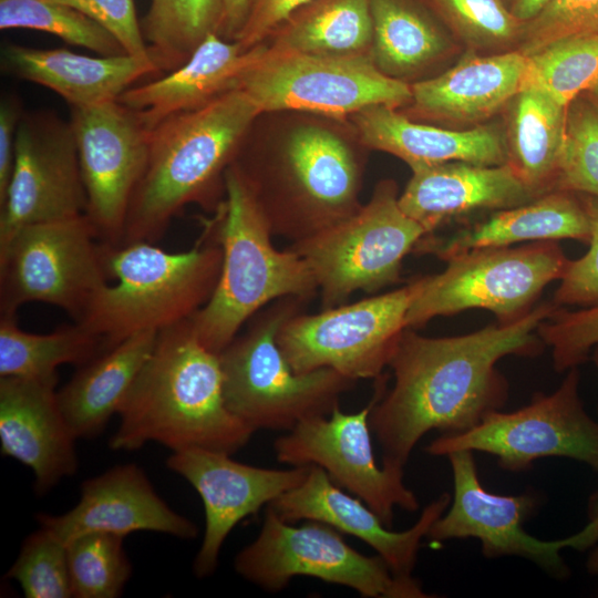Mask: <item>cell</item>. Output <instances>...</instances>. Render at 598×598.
Returning a JSON list of instances; mask_svg holds the SVG:
<instances>
[{
    "mask_svg": "<svg viewBox=\"0 0 598 598\" xmlns=\"http://www.w3.org/2000/svg\"><path fill=\"white\" fill-rule=\"evenodd\" d=\"M556 308L542 302L513 322L455 337L430 338L406 328L388 364L393 384L383 386L369 419L381 464L404 468L429 431L462 433L501 410L508 382L497 362L540 354L545 344L537 329Z\"/></svg>",
    "mask_w": 598,
    "mask_h": 598,
    "instance_id": "6da1fadb",
    "label": "cell"
},
{
    "mask_svg": "<svg viewBox=\"0 0 598 598\" xmlns=\"http://www.w3.org/2000/svg\"><path fill=\"white\" fill-rule=\"evenodd\" d=\"M118 415L110 440L115 451L156 442L172 452L233 454L255 433L227 408L219 354L199 341L189 318L158 331Z\"/></svg>",
    "mask_w": 598,
    "mask_h": 598,
    "instance_id": "7a4b0ae2",
    "label": "cell"
},
{
    "mask_svg": "<svg viewBox=\"0 0 598 598\" xmlns=\"http://www.w3.org/2000/svg\"><path fill=\"white\" fill-rule=\"evenodd\" d=\"M259 114L250 96L236 87L151 130L146 165L132 196L120 245L154 244L188 204L216 209L210 197L225 186L226 171Z\"/></svg>",
    "mask_w": 598,
    "mask_h": 598,
    "instance_id": "3957f363",
    "label": "cell"
},
{
    "mask_svg": "<svg viewBox=\"0 0 598 598\" xmlns=\"http://www.w3.org/2000/svg\"><path fill=\"white\" fill-rule=\"evenodd\" d=\"M208 223L223 249L221 269L209 300L189 320L199 341L219 354L262 308L286 297L308 300L318 286L299 255L272 245L260 206L234 163Z\"/></svg>",
    "mask_w": 598,
    "mask_h": 598,
    "instance_id": "277c9868",
    "label": "cell"
},
{
    "mask_svg": "<svg viewBox=\"0 0 598 598\" xmlns=\"http://www.w3.org/2000/svg\"><path fill=\"white\" fill-rule=\"evenodd\" d=\"M107 278L79 321L111 348L142 331H159L190 318L217 285L223 249L210 224L196 245L169 252L147 241L101 243Z\"/></svg>",
    "mask_w": 598,
    "mask_h": 598,
    "instance_id": "5b68a950",
    "label": "cell"
},
{
    "mask_svg": "<svg viewBox=\"0 0 598 598\" xmlns=\"http://www.w3.org/2000/svg\"><path fill=\"white\" fill-rule=\"evenodd\" d=\"M303 301L286 297L269 303L219 353L227 408L255 432H288L305 420L329 415L357 382L329 368L297 373L285 359L277 333Z\"/></svg>",
    "mask_w": 598,
    "mask_h": 598,
    "instance_id": "8992f818",
    "label": "cell"
},
{
    "mask_svg": "<svg viewBox=\"0 0 598 598\" xmlns=\"http://www.w3.org/2000/svg\"><path fill=\"white\" fill-rule=\"evenodd\" d=\"M234 163L272 235L291 243L323 230L361 206V165L349 145L323 127L296 128L274 163Z\"/></svg>",
    "mask_w": 598,
    "mask_h": 598,
    "instance_id": "52a82bcc",
    "label": "cell"
},
{
    "mask_svg": "<svg viewBox=\"0 0 598 598\" xmlns=\"http://www.w3.org/2000/svg\"><path fill=\"white\" fill-rule=\"evenodd\" d=\"M570 259L555 240L486 247L448 259L440 274L416 279L405 327L467 309L493 312L501 323L527 315L542 291L560 280Z\"/></svg>",
    "mask_w": 598,
    "mask_h": 598,
    "instance_id": "ba28073f",
    "label": "cell"
},
{
    "mask_svg": "<svg viewBox=\"0 0 598 598\" xmlns=\"http://www.w3.org/2000/svg\"><path fill=\"white\" fill-rule=\"evenodd\" d=\"M425 235L402 210L395 183L386 179L352 215L287 248L307 262L321 307L329 309L359 290L374 292L396 283L403 259Z\"/></svg>",
    "mask_w": 598,
    "mask_h": 598,
    "instance_id": "9c48e42d",
    "label": "cell"
},
{
    "mask_svg": "<svg viewBox=\"0 0 598 598\" xmlns=\"http://www.w3.org/2000/svg\"><path fill=\"white\" fill-rule=\"evenodd\" d=\"M235 570L246 580L271 592L292 578L307 576L346 586L367 598L431 597L421 582L396 577L379 556L351 547L332 526L305 520L295 526L267 506L256 539L235 557Z\"/></svg>",
    "mask_w": 598,
    "mask_h": 598,
    "instance_id": "30bf717a",
    "label": "cell"
},
{
    "mask_svg": "<svg viewBox=\"0 0 598 598\" xmlns=\"http://www.w3.org/2000/svg\"><path fill=\"white\" fill-rule=\"evenodd\" d=\"M105 283L101 243L85 214L24 226L0 245V316L38 301L79 322Z\"/></svg>",
    "mask_w": 598,
    "mask_h": 598,
    "instance_id": "8fae6325",
    "label": "cell"
},
{
    "mask_svg": "<svg viewBox=\"0 0 598 598\" xmlns=\"http://www.w3.org/2000/svg\"><path fill=\"white\" fill-rule=\"evenodd\" d=\"M237 87L260 113L295 110L340 117L374 105L396 109L412 101L411 85L382 72L365 53L266 49Z\"/></svg>",
    "mask_w": 598,
    "mask_h": 598,
    "instance_id": "7c38bea8",
    "label": "cell"
},
{
    "mask_svg": "<svg viewBox=\"0 0 598 598\" xmlns=\"http://www.w3.org/2000/svg\"><path fill=\"white\" fill-rule=\"evenodd\" d=\"M551 393L537 392L513 412L496 410L462 433L442 434L425 446L434 456L456 451L483 452L497 457L502 470L523 472L538 458L561 456L589 465L598 473V422L579 396L578 367L566 371Z\"/></svg>",
    "mask_w": 598,
    "mask_h": 598,
    "instance_id": "4fadbf2b",
    "label": "cell"
},
{
    "mask_svg": "<svg viewBox=\"0 0 598 598\" xmlns=\"http://www.w3.org/2000/svg\"><path fill=\"white\" fill-rule=\"evenodd\" d=\"M415 290L416 279L393 291L319 313L299 311L280 327L278 347L297 373L329 368L354 381L377 379L406 329L405 317Z\"/></svg>",
    "mask_w": 598,
    "mask_h": 598,
    "instance_id": "5bb4252c",
    "label": "cell"
},
{
    "mask_svg": "<svg viewBox=\"0 0 598 598\" xmlns=\"http://www.w3.org/2000/svg\"><path fill=\"white\" fill-rule=\"evenodd\" d=\"M385 380L375 379L370 402L359 412L337 406L329 415L298 423L274 443L278 462L290 466L321 467L341 488L364 502L389 528L394 508L419 509L416 495L404 484V468L379 466L372 447L370 413Z\"/></svg>",
    "mask_w": 598,
    "mask_h": 598,
    "instance_id": "9a60e30c",
    "label": "cell"
},
{
    "mask_svg": "<svg viewBox=\"0 0 598 598\" xmlns=\"http://www.w3.org/2000/svg\"><path fill=\"white\" fill-rule=\"evenodd\" d=\"M452 466L454 493L450 509L435 520L427 533L433 542L477 538L485 558L503 556L525 558L556 578L568 576L561 550H586L598 542V519L577 534L557 540H542L529 535L524 523L535 512L534 494L499 495L481 484L472 451L447 455Z\"/></svg>",
    "mask_w": 598,
    "mask_h": 598,
    "instance_id": "2e32d148",
    "label": "cell"
},
{
    "mask_svg": "<svg viewBox=\"0 0 598 598\" xmlns=\"http://www.w3.org/2000/svg\"><path fill=\"white\" fill-rule=\"evenodd\" d=\"M70 124L86 193L85 215L100 243L120 245L151 131L118 100L72 107Z\"/></svg>",
    "mask_w": 598,
    "mask_h": 598,
    "instance_id": "e0dca14e",
    "label": "cell"
},
{
    "mask_svg": "<svg viewBox=\"0 0 598 598\" xmlns=\"http://www.w3.org/2000/svg\"><path fill=\"white\" fill-rule=\"evenodd\" d=\"M86 193L70 122L22 115L11 181L0 202V245L20 228L85 214Z\"/></svg>",
    "mask_w": 598,
    "mask_h": 598,
    "instance_id": "ac0fdd59",
    "label": "cell"
},
{
    "mask_svg": "<svg viewBox=\"0 0 598 598\" xmlns=\"http://www.w3.org/2000/svg\"><path fill=\"white\" fill-rule=\"evenodd\" d=\"M231 454L205 448L173 452L171 471L199 494L205 509V533L194 560L197 577L210 576L221 546L233 528L280 495L300 485L310 465L288 470L265 468L235 461Z\"/></svg>",
    "mask_w": 598,
    "mask_h": 598,
    "instance_id": "d6986e66",
    "label": "cell"
},
{
    "mask_svg": "<svg viewBox=\"0 0 598 598\" xmlns=\"http://www.w3.org/2000/svg\"><path fill=\"white\" fill-rule=\"evenodd\" d=\"M452 501L443 493L426 505L416 523L409 529L393 532L360 498L341 489L319 466L310 465L303 482L277 497L269 505L286 522L317 520L348 535L360 538L372 547L403 579H413L422 538Z\"/></svg>",
    "mask_w": 598,
    "mask_h": 598,
    "instance_id": "ffe728a7",
    "label": "cell"
},
{
    "mask_svg": "<svg viewBox=\"0 0 598 598\" xmlns=\"http://www.w3.org/2000/svg\"><path fill=\"white\" fill-rule=\"evenodd\" d=\"M40 526L64 544L89 533L126 536L157 532L183 539L197 536L196 525L173 511L136 464L114 466L84 481L81 498L62 515L38 514Z\"/></svg>",
    "mask_w": 598,
    "mask_h": 598,
    "instance_id": "44dd1931",
    "label": "cell"
},
{
    "mask_svg": "<svg viewBox=\"0 0 598 598\" xmlns=\"http://www.w3.org/2000/svg\"><path fill=\"white\" fill-rule=\"evenodd\" d=\"M59 377L0 378V447L28 466L43 495L78 470L75 436L58 402Z\"/></svg>",
    "mask_w": 598,
    "mask_h": 598,
    "instance_id": "7402d4cb",
    "label": "cell"
},
{
    "mask_svg": "<svg viewBox=\"0 0 598 598\" xmlns=\"http://www.w3.org/2000/svg\"><path fill=\"white\" fill-rule=\"evenodd\" d=\"M411 171L399 204L426 235L457 216L481 209L511 208L540 196L508 163L489 166L452 161Z\"/></svg>",
    "mask_w": 598,
    "mask_h": 598,
    "instance_id": "603a6c76",
    "label": "cell"
},
{
    "mask_svg": "<svg viewBox=\"0 0 598 598\" xmlns=\"http://www.w3.org/2000/svg\"><path fill=\"white\" fill-rule=\"evenodd\" d=\"M265 51L260 44L246 50L237 41L227 42L212 32L182 65L154 81L128 87L117 100L151 131L169 116L236 89L240 76Z\"/></svg>",
    "mask_w": 598,
    "mask_h": 598,
    "instance_id": "cb8c5ba5",
    "label": "cell"
},
{
    "mask_svg": "<svg viewBox=\"0 0 598 598\" xmlns=\"http://www.w3.org/2000/svg\"><path fill=\"white\" fill-rule=\"evenodd\" d=\"M526 60L516 49L470 52L439 76L411 85L413 109L425 117L480 125L520 91Z\"/></svg>",
    "mask_w": 598,
    "mask_h": 598,
    "instance_id": "d4e9b609",
    "label": "cell"
},
{
    "mask_svg": "<svg viewBox=\"0 0 598 598\" xmlns=\"http://www.w3.org/2000/svg\"><path fill=\"white\" fill-rule=\"evenodd\" d=\"M590 236L591 226L582 196L568 190H551L526 204L498 209L486 219L452 235H426L414 251L447 261L478 248L560 239L589 244Z\"/></svg>",
    "mask_w": 598,
    "mask_h": 598,
    "instance_id": "484cf974",
    "label": "cell"
},
{
    "mask_svg": "<svg viewBox=\"0 0 598 598\" xmlns=\"http://www.w3.org/2000/svg\"><path fill=\"white\" fill-rule=\"evenodd\" d=\"M353 118L363 144L401 158L410 168L452 161L489 166L508 162L505 134L493 124L436 127L412 122L386 105L367 107Z\"/></svg>",
    "mask_w": 598,
    "mask_h": 598,
    "instance_id": "4316f807",
    "label": "cell"
},
{
    "mask_svg": "<svg viewBox=\"0 0 598 598\" xmlns=\"http://www.w3.org/2000/svg\"><path fill=\"white\" fill-rule=\"evenodd\" d=\"M2 65L16 76L54 91L72 107L117 100L137 80L158 71L151 58L131 54L87 56L65 49L18 44L3 49Z\"/></svg>",
    "mask_w": 598,
    "mask_h": 598,
    "instance_id": "83f0119b",
    "label": "cell"
},
{
    "mask_svg": "<svg viewBox=\"0 0 598 598\" xmlns=\"http://www.w3.org/2000/svg\"><path fill=\"white\" fill-rule=\"evenodd\" d=\"M158 331L134 333L80 367L58 391L61 412L75 439H92L106 427L150 358Z\"/></svg>",
    "mask_w": 598,
    "mask_h": 598,
    "instance_id": "f1b7e54d",
    "label": "cell"
},
{
    "mask_svg": "<svg viewBox=\"0 0 598 598\" xmlns=\"http://www.w3.org/2000/svg\"><path fill=\"white\" fill-rule=\"evenodd\" d=\"M506 107L507 163L537 195L556 190L568 106L542 91L524 89Z\"/></svg>",
    "mask_w": 598,
    "mask_h": 598,
    "instance_id": "f546056e",
    "label": "cell"
},
{
    "mask_svg": "<svg viewBox=\"0 0 598 598\" xmlns=\"http://www.w3.org/2000/svg\"><path fill=\"white\" fill-rule=\"evenodd\" d=\"M372 40L370 0H313L290 18L271 49L355 54L364 53Z\"/></svg>",
    "mask_w": 598,
    "mask_h": 598,
    "instance_id": "4dcf8cb0",
    "label": "cell"
},
{
    "mask_svg": "<svg viewBox=\"0 0 598 598\" xmlns=\"http://www.w3.org/2000/svg\"><path fill=\"white\" fill-rule=\"evenodd\" d=\"M16 316H0V378H50L62 364L79 367L109 350L106 341L80 322L48 334L21 330Z\"/></svg>",
    "mask_w": 598,
    "mask_h": 598,
    "instance_id": "1f68e13d",
    "label": "cell"
},
{
    "mask_svg": "<svg viewBox=\"0 0 598 598\" xmlns=\"http://www.w3.org/2000/svg\"><path fill=\"white\" fill-rule=\"evenodd\" d=\"M370 7L373 60L385 74L414 72L446 52L444 35L405 0H370Z\"/></svg>",
    "mask_w": 598,
    "mask_h": 598,
    "instance_id": "d6a6232c",
    "label": "cell"
},
{
    "mask_svg": "<svg viewBox=\"0 0 598 598\" xmlns=\"http://www.w3.org/2000/svg\"><path fill=\"white\" fill-rule=\"evenodd\" d=\"M223 0H151L140 21L158 70L182 65L205 37L220 30Z\"/></svg>",
    "mask_w": 598,
    "mask_h": 598,
    "instance_id": "836d02e7",
    "label": "cell"
},
{
    "mask_svg": "<svg viewBox=\"0 0 598 598\" xmlns=\"http://www.w3.org/2000/svg\"><path fill=\"white\" fill-rule=\"evenodd\" d=\"M526 58L520 90L542 91L563 105L598 82V34L560 39Z\"/></svg>",
    "mask_w": 598,
    "mask_h": 598,
    "instance_id": "e575fe53",
    "label": "cell"
},
{
    "mask_svg": "<svg viewBox=\"0 0 598 598\" xmlns=\"http://www.w3.org/2000/svg\"><path fill=\"white\" fill-rule=\"evenodd\" d=\"M0 29L43 31L100 55L127 54L104 27L61 0H0Z\"/></svg>",
    "mask_w": 598,
    "mask_h": 598,
    "instance_id": "d590c367",
    "label": "cell"
},
{
    "mask_svg": "<svg viewBox=\"0 0 598 598\" xmlns=\"http://www.w3.org/2000/svg\"><path fill=\"white\" fill-rule=\"evenodd\" d=\"M123 538L89 533L68 544L69 569L75 598H116L132 574Z\"/></svg>",
    "mask_w": 598,
    "mask_h": 598,
    "instance_id": "8d00e7d4",
    "label": "cell"
},
{
    "mask_svg": "<svg viewBox=\"0 0 598 598\" xmlns=\"http://www.w3.org/2000/svg\"><path fill=\"white\" fill-rule=\"evenodd\" d=\"M432 8L466 43L476 50H515L524 23L504 0H429Z\"/></svg>",
    "mask_w": 598,
    "mask_h": 598,
    "instance_id": "74e56055",
    "label": "cell"
},
{
    "mask_svg": "<svg viewBox=\"0 0 598 598\" xmlns=\"http://www.w3.org/2000/svg\"><path fill=\"white\" fill-rule=\"evenodd\" d=\"M556 190L598 198V109L585 94L567 109Z\"/></svg>",
    "mask_w": 598,
    "mask_h": 598,
    "instance_id": "f35d334b",
    "label": "cell"
},
{
    "mask_svg": "<svg viewBox=\"0 0 598 598\" xmlns=\"http://www.w3.org/2000/svg\"><path fill=\"white\" fill-rule=\"evenodd\" d=\"M7 577L27 598L73 597L68 545L42 526L24 539Z\"/></svg>",
    "mask_w": 598,
    "mask_h": 598,
    "instance_id": "ab89813d",
    "label": "cell"
},
{
    "mask_svg": "<svg viewBox=\"0 0 598 598\" xmlns=\"http://www.w3.org/2000/svg\"><path fill=\"white\" fill-rule=\"evenodd\" d=\"M537 333L551 349L557 372L579 367L598 344V303L577 310L557 307L539 324Z\"/></svg>",
    "mask_w": 598,
    "mask_h": 598,
    "instance_id": "60d3db41",
    "label": "cell"
},
{
    "mask_svg": "<svg viewBox=\"0 0 598 598\" xmlns=\"http://www.w3.org/2000/svg\"><path fill=\"white\" fill-rule=\"evenodd\" d=\"M598 34V0H551L524 23L516 50L528 56L560 39Z\"/></svg>",
    "mask_w": 598,
    "mask_h": 598,
    "instance_id": "b9f144b4",
    "label": "cell"
},
{
    "mask_svg": "<svg viewBox=\"0 0 598 598\" xmlns=\"http://www.w3.org/2000/svg\"><path fill=\"white\" fill-rule=\"evenodd\" d=\"M582 200L591 226L589 249L569 261L551 300L557 307L598 303V198L584 194Z\"/></svg>",
    "mask_w": 598,
    "mask_h": 598,
    "instance_id": "7bdbcfd3",
    "label": "cell"
},
{
    "mask_svg": "<svg viewBox=\"0 0 598 598\" xmlns=\"http://www.w3.org/2000/svg\"><path fill=\"white\" fill-rule=\"evenodd\" d=\"M104 27L127 54L151 58L134 0H61ZM152 59V58H151Z\"/></svg>",
    "mask_w": 598,
    "mask_h": 598,
    "instance_id": "ee69618b",
    "label": "cell"
},
{
    "mask_svg": "<svg viewBox=\"0 0 598 598\" xmlns=\"http://www.w3.org/2000/svg\"><path fill=\"white\" fill-rule=\"evenodd\" d=\"M313 0H249L245 19L235 35L244 48L251 49Z\"/></svg>",
    "mask_w": 598,
    "mask_h": 598,
    "instance_id": "f6af8a7d",
    "label": "cell"
},
{
    "mask_svg": "<svg viewBox=\"0 0 598 598\" xmlns=\"http://www.w3.org/2000/svg\"><path fill=\"white\" fill-rule=\"evenodd\" d=\"M23 115L14 95H6L0 103V202L4 198L14 165L17 133Z\"/></svg>",
    "mask_w": 598,
    "mask_h": 598,
    "instance_id": "bcb514c9",
    "label": "cell"
},
{
    "mask_svg": "<svg viewBox=\"0 0 598 598\" xmlns=\"http://www.w3.org/2000/svg\"><path fill=\"white\" fill-rule=\"evenodd\" d=\"M249 0H223L220 30L236 35L247 13Z\"/></svg>",
    "mask_w": 598,
    "mask_h": 598,
    "instance_id": "7dc6e473",
    "label": "cell"
},
{
    "mask_svg": "<svg viewBox=\"0 0 598 598\" xmlns=\"http://www.w3.org/2000/svg\"><path fill=\"white\" fill-rule=\"evenodd\" d=\"M551 0H504L509 11L523 23L539 13Z\"/></svg>",
    "mask_w": 598,
    "mask_h": 598,
    "instance_id": "c3c4849f",
    "label": "cell"
},
{
    "mask_svg": "<svg viewBox=\"0 0 598 598\" xmlns=\"http://www.w3.org/2000/svg\"><path fill=\"white\" fill-rule=\"evenodd\" d=\"M588 516L598 519V491L589 498ZM586 568L590 575L598 576V542L588 556Z\"/></svg>",
    "mask_w": 598,
    "mask_h": 598,
    "instance_id": "681fc988",
    "label": "cell"
},
{
    "mask_svg": "<svg viewBox=\"0 0 598 598\" xmlns=\"http://www.w3.org/2000/svg\"><path fill=\"white\" fill-rule=\"evenodd\" d=\"M584 94L598 109V82Z\"/></svg>",
    "mask_w": 598,
    "mask_h": 598,
    "instance_id": "f907efd6",
    "label": "cell"
},
{
    "mask_svg": "<svg viewBox=\"0 0 598 598\" xmlns=\"http://www.w3.org/2000/svg\"><path fill=\"white\" fill-rule=\"evenodd\" d=\"M598 371V344L594 347V349L591 350V353H590V358Z\"/></svg>",
    "mask_w": 598,
    "mask_h": 598,
    "instance_id": "816d5d0a",
    "label": "cell"
}]
</instances>
